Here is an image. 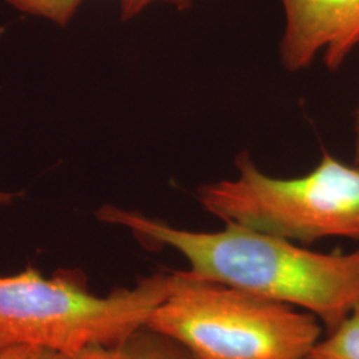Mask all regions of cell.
Here are the masks:
<instances>
[{"mask_svg":"<svg viewBox=\"0 0 359 359\" xmlns=\"http://www.w3.org/2000/svg\"><path fill=\"white\" fill-rule=\"evenodd\" d=\"M96 217L127 228L149 249L173 248L198 277L304 309L327 334L359 311V249L311 252L237 224L217 231H187L114 205L97 209Z\"/></svg>","mask_w":359,"mask_h":359,"instance_id":"6da1fadb","label":"cell"},{"mask_svg":"<svg viewBox=\"0 0 359 359\" xmlns=\"http://www.w3.org/2000/svg\"><path fill=\"white\" fill-rule=\"evenodd\" d=\"M168 273H154L130 287L96 295L87 276L59 269L46 278L28 266L0 276V353L34 346L75 357L90 345L118 347L165 298Z\"/></svg>","mask_w":359,"mask_h":359,"instance_id":"7a4b0ae2","label":"cell"},{"mask_svg":"<svg viewBox=\"0 0 359 359\" xmlns=\"http://www.w3.org/2000/svg\"><path fill=\"white\" fill-rule=\"evenodd\" d=\"M193 359H305L321 341L313 314L191 270L168 273L167 295L145 323Z\"/></svg>","mask_w":359,"mask_h":359,"instance_id":"3957f363","label":"cell"},{"mask_svg":"<svg viewBox=\"0 0 359 359\" xmlns=\"http://www.w3.org/2000/svg\"><path fill=\"white\" fill-rule=\"evenodd\" d=\"M238 177L201 185L197 200L225 224L311 244L327 237L359 241V167L325 154L298 179L262 173L250 156L236 158Z\"/></svg>","mask_w":359,"mask_h":359,"instance_id":"277c9868","label":"cell"},{"mask_svg":"<svg viewBox=\"0 0 359 359\" xmlns=\"http://www.w3.org/2000/svg\"><path fill=\"white\" fill-rule=\"evenodd\" d=\"M286 27L281 60L299 71L325 50V63L337 71L359 44V0H283Z\"/></svg>","mask_w":359,"mask_h":359,"instance_id":"5b68a950","label":"cell"},{"mask_svg":"<svg viewBox=\"0 0 359 359\" xmlns=\"http://www.w3.org/2000/svg\"><path fill=\"white\" fill-rule=\"evenodd\" d=\"M117 350L121 359H193L187 347L148 326L129 334Z\"/></svg>","mask_w":359,"mask_h":359,"instance_id":"8992f818","label":"cell"},{"mask_svg":"<svg viewBox=\"0 0 359 359\" xmlns=\"http://www.w3.org/2000/svg\"><path fill=\"white\" fill-rule=\"evenodd\" d=\"M313 359H359V311L311 350Z\"/></svg>","mask_w":359,"mask_h":359,"instance_id":"52a82bcc","label":"cell"},{"mask_svg":"<svg viewBox=\"0 0 359 359\" xmlns=\"http://www.w3.org/2000/svg\"><path fill=\"white\" fill-rule=\"evenodd\" d=\"M83 0H7L20 13L47 19L59 27H67L76 15Z\"/></svg>","mask_w":359,"mask_h":359,"instance_id":"ba28073f","label":"cell"},{"mask_svg":"<svg viewBox=\"0 0 359 359\" xmlns=\"http://www.w3.org/2000/svg\"><path fill=\"white\" fill-rule=\"evenodd\" d=\"M154 1H165L169 4H173L181 11L189 8L192 4V0H121V18L124 20H129L137 13H142L147 6H149Z\"/></svg>","mask_w":359,"mask_h":359,"instance_id":"9c48e42d","label":"cell"},{"mask_svg":"<svg viewBox=\"0 0 359 359\" xmlns=\"http://www.w3.org/2000/svg\"><path fill=\"white\" fill-rule=\"evenodd\" d=\"M74 359H121L117 347L90 345L77 353Z\"/></svg>","mask_w":359,"mask_h":359,"instance_id":"30bf717a","label":"cell"},{"mask_svg":"<svg viewBox=\"0 0 359 359\" xmlns=\"http://www.w3.org/2000/svg\"><path fill=\"white\" fill-rule=\"evenodd\" d=\"M41 348L34 346H16L0 353V359H35Z\"/></svg>","mask_w":359,"mask_h":359,"instance_id":"8fae6325","label":"cell"},{"mask_svg":"<svg viewBox=\"0 0 359 359\" xmlns=\"http://www.w3.org/2000/svg\"><path fill=\"white\" fill-rule=\"evenodd\" d=\"M75 357L68 355L65 353L60 351H53V350H48V348H41L39 351L38 355L35 359H74Z\"/></svg>","mask_w":359,"mask_h":359,"instance_id":"7c38bea8","label":"cell"},{"mask_svg":"<svg viewBox=\"0 0 359 359\" xmlns=\"http://www.w3.org/2000/svg\"><path fill=\"white\" fill-rule=\"evenodd\" d=\"M355 132H357V136H355V163L359 167V109L358 114H357V126H355Z\"/></svg>","mask_w":359,"mask_h":359,"instance_id":"4fadbf2b","label":"cell"},{"mask_svg":"<svg viewBox=\"0 0 359 359\" xmlns=\"http://www.w3.org/2000/svg\"><path fill=\"white\" fill-rule=\"evenodd\" d=\"M11 198L10 194H6V193H0V203H8Z\"/></svg>","mask_w":359,"mask_h":359,"instance_id":"5bb4252c","label":"cell"},{"mask_svg":"<svg viewBox=\"0 0 359 359\" xmlns=\"http://www.w3.org/2000/svg\"><path fill=\"white\" fill-rule=\"evenodd\" d=\"M305 359H313V358H310V357H308V358H305Z\"/></svg>","mask_w":359,"mask_h":359,"instance_id":"9a60e30c","label":"cell"}]
</instances>
